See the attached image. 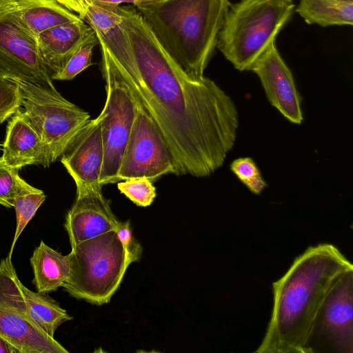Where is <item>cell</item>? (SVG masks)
Instances as JSON below:
<instances>
[{
	"mask_svg": "<svg viewBox=\"0 0 353 353\" xmlns=\"http://www.w3.org/2000/svg\"><path fill=\"white\" fill-rule=\"evenodd\" d=\"M122 11L135 65L118 72L110 63L113 70L161 131L172 156L174 174H212L236 140L239 119L234 102L211 79L186 74L137 8L122 7Z\"/></svg>",
	"mask_w": 353,
	"mask_h": 353,
	"instance_id": "1",
	"label": "cell"
},
{
	"mask_svg": "<svg viewBox=\"0 0 353 353\" xmlns=\"http://www.w3.org/2000/svg\"><path fill=\"white\" fill-rule=\"evenodd\" d=\"M352 264L334 245L308 247L272 283L273 307L255 352L303 353L318 312L331 287Z\"/></svg>",
	"mask_w": 353,
	"mask_h": 353,
	"instance_id": "2",
	"label": "cell"
},
{
	"mask_svg": "<svg viewBox=\"0 0 353 353\" xmlns=\"http://www.w3.org/2000/svg\"><path fill=\"white\" fill-rule=\"evenodd\" d=\"M230 4L229 0H164L135 8L179 68L201 79Z\"/></svg>",
	"mask_w": 353,
	"mask_h": 353,
	"instance_id": "3",
	"label": "cell"
},
{
	"mask_svg": "<svg viewBox=\"0 0 353 353\" xmlns=\"http://www.w3.org/2000/svg\"><path fill=\"white\" fill-rule=\"evenodd\" d=\"M295 10L294 0H239L231 3L216 48L239 71L250 70Z\"/></svg>",
	"mask_w": 353,
	"mask_h": 353,
	"instance_id": "4",
	"label": "cell"
},
{
	"mask_svg": "<svg viewBox=\"0 0 353 353\" xmlns=\"http://www.w3.org/2000/svg\"><path fill=\"white\" fill-rule=\"evenodd\" d=\"M67 256L70 274L62 287L97 305L110 302L130 265L114 230L79 243Z\"/></svg>",
	"mask_w": 353,
	"mask_h": 353,
	"instance_id": "5",
	"label": "cell"
},
{
	"mask_svg": "<svg viewBox=\"0 0 353 353\" xmlns=\"http://www.w3.org/2000/svg\"><path fill=\"white\" fill-rule=\"evenodd\" d=\"M20 86L22 107L46 147L48 166L58 160L90 114L65 99L58 91L16 81Z\"/></svg>",
	"mask_w": 353,
	"mask_h": 353,
	"instance_id": "6",
	"label": "cell"
},
{
	"mask_svg": "<svg viewBox=\"0 0 353 353\" xmlns=\"http://www.w3.org/2000/svg\"><path fill=\"white\" fill-rule=\"evenodd\" d=\"M0 77L57 92L14 0H0Z\"/></svg>",
	"mask_w": 353,
	"mask_h": 353,
	"instance_id": "7",
	"label": "cell"
},
{
	"mask_svg": "<svg viewBox=\"0 0 353 353\" xmlns=\"http://www.w3.org/2000/svg\"><path fill=\"white\" fill-rule=\"evenodd\" d=\"M106 98L100 114L103 160L99 183H115L137 110V100L101 56Z\"/></svg>",
	"mask_w": 353,
	"mask_h": 353,
	"instance_id": "8",
	"label": "cell"
},
{
	"mask_svg": "<svg viewBox=\"0 0 353 353\" xmlns=\"http://www.w3.org/2000/svg\"><path fill=\"white\" fill-rule=\"evenodd\" d=\"M353 270L331 287L314 320L303 353H353Z\"/></svg>",
	"mask_w": 353,
	"mask_h": 353,
	"instance_id": "9",
	"label": "cell"
},
{
	"mask_svg": "<svg viewBox=\"0 0 353 353\" xmlns=\"http://www.w3.org/2000/svg\"><path fill=\"white\" fill-rule=\"evenodd\" d=\"M137 103L116 183L139 177L153 182L163 175L175 173L172 156L164 137L138 101Z\"/></svg>",
	"mask_w": 353,
	"mask_h": 353,
	"instance_id": "10",
	"label": "cell"
},
{
	"mask_svg": "<svg viewBox=\"0 0 353 353\" xmlns=\"http://www.w3.org/2000/svg\"><path fill=\"white\" fill-rule=\"evenodd\" d=\"M0 304L27 316L52 337L61 324L72 319L51 297L27 288L8 256L0 263Z\"/></svg>",
	"mask_w": 353,
	"mask_h": 353,
	"instance_id": "11",
	"label": "cell"
},
{
	"mask_svg": "<svg viewBox=\"0 0 353 353\" xmlns=\"http://www.w3.org/2000/svg\"><path fill=\"white\" fill-rule=\"evenodd\" d=\"M259 78L270 103L290 122L303 121L301 97L292 74L272 42L251 65Z\"/></svg>",
	"mask_w": 353,
	"mask_h": 353,
	"instance_id": "12",
	"label": "cell"
},
{
	"mask_svg": "<svg viewBox=\"0 0 353 353\" xmlns=\"http://www.w3.org/2000/svg\"><path fill=\"white\" fill-rule=\"evenodd\" d=\"M103 185L77 190L76 199L65 216L71 248L105 232L116 231L119 221L102 192Z\"/></svg>",
	"mask_w": 353,
	"mask_h": 353,
	"instance_id": "13",
	"label": "cell"
},
{
	"mask_svg": "<svg viewBox=\"0 0 353 353\" xmlns=\"http://www.w3.org/2000/svg\"><path fill=\"white\" fill-rule=\"evenodd\" d=\"M101 116L90 119L72 139L60 157L77 190L99 185L103 160Z\"/></svg>",
	"mask_w": 353,
	"mask_h": 353,
	"instance_id": "14",
	"label": "cell"
},
{
	"mask_svg": "<svg viewBox=\"0 0 353 353\" xmlns=\"http://www.w3.org/2000/svg\"><path fill=\"white\" fill-rule=\"evenodd\" d=\"M9 120L3 144V162L19 170L29 165L48 168L46 147L26 113L19 109Z\"/></svg>",
	"mask_w": 353,
	"mask_h": 353,
	"instance_id": "15",
	"label": "cell"
},
{
	"mask_svg": "<svg viewBox=\"0 0 353 353\" xmlns=\"http://www.w3.org/2000/svg\"><path fill=\"white\" fill-rule=\"evenodd\" d=\"M94 34L92 28L81 19L63 23L38 34L39 51L51 77L59 72L74 53Z\"/></svg>",
	"mask_w": 353,
	"mask_h": 353,
	"instance_id": "16",
	"label": "cell"
},
{
	"mask_svg": "<svg viewBox=\"0 0 353 353\" xmlns=\"http://www.w3.org/2000/svg\"><path fill=\"white\" fill-rule=\"evenodd\" d=\"M0 337L19 353H68L23 314L0 304Z\"/></svg>",
	"mask_w": 353,
	"mask_h": 353,
	"instance_id": "17",
	"label": "cell"
},
{
	"mask_svg": "<svg viewBox=\"0 0 353 353\" xmlns=\"http://www.w3.org/2000/svg\"><path fill=\"white\" fill-rule=\"evenodd\" d=\"M38 292L47 293L62 287L70 274L68 256L53 250L43 241L34 249L30 259Z\"/></svg>",
	"mask_w": 353,
	"mask_h": 353,
	"instance_id": "18",
	"label": "cell"
},
{
	"mask_svg": "<svg viewBox=\"0 0 353 353\" xmlns=\"http://www.w3.org/2000/svg\"><path fill=\"white\" fill-rule=\"evenodd\" d=\"M14 2L22 22L35 37L53 27L81 19L56 0H14Z\"/></svg>",
	"mask_w": 353,
	"mask_h": 353,
	"instance_id": "19",
	"label": "cell"
},
{
	"mask_svg": "<svg viewBox=\"0 0 353 353\" xmlns=\"http://www.w3.org/2000/svg\"><path fill=\"white\" fill-rule=\"evenodd\" d=\"M307 24L352 26L353 0H300L296 9Z\"/></svg>",
	"mask_w": 353,
	"mask_h": 353,
	"instance_id": "20",
	"label": "cell"
},
{
	"mask_svg": "<svg viewBox=\"0 0 353 353\" xmlns=\"http://www.w3.org/2000/svg\"><path fill=\"white\" fill-rule=\"evenodd\" d=\"M46 196L40 189L34 188L21 177L14 200L16 213V229L8 256L12 259L14 245L23 230L45 201Z\"/></svg>",
	"mask_w": 353,
	"mask_h": 353,
	"instance_id": "21",
	"label": "cell"
},
{
	"mask_svg": "<svg viewBox=\"0 0 353 353\" xmlns=\"http://www.w3.org/2000/svg\"><path fill=\"white\" fill-rule=\"evenodd\" d=\"M98 44V39L94 34L74 53L59 72L52 75V80H72L90 66L92 64L93 49Z\"/></svg>",
	"mask_w": 353,
	"mask_h": 353,
	"instance_id": "22",
	"label": "cell"
},
{
	"mask_svg": "<svg viewBox=\"0 0 353 353\" xmlns=\"http://www.w3.org/2000/svg\"><path fill=\"white\" fill-rule=\"evenodd\" d=\"M121 193L137 206L150 205L156 197V188L152 181L145 178H132L117 182Z\"/></svg>",
	"mask_w": 353,
	"mask_h": 353,
	"instance_id": "23",
	"label": "cell"
},
{
	"mask_svg": "<svg viewBox=\"0 0 353 353\" xmlns=\"http://www.w3.org/2000/svg\"><path fill=\"white\" fill-rule=\"evenodd\" d=\"M22 107L20 86L14 81L0 77V124Z\"/></svg>",
	"mask_w": 353,
	"mask_h": 353,
	"instance_id": "24",
	"label": "cell"
},
{
	"mask_svg": "<svg viewBox=\"0 0 353 353\" xmlns=\"http://www.w3.org/2000/svg\"><path fill=\"white\" fill-rule=\"evenodd\" d=\"M18 171L5 164L0 157V205L6 208L14 206L20 178Z\"/></svg>",
	"mask_w": 353,
	"mask_h": 353,
	"instance_id": "25",
	"label": "cell"
},
{
	"mask_svg": "<svg viewBox=\"0 0 353 353\" xmlns=\"http://www.w3.org/2000/svg\"><path fill=\"white\" fill-rule=\"evenodd\" d=\"M116 233L126 253L130 263L139 261L141 257L142 248L132 235L130 221H119Z\"/></svg>",
	"mask_w": 353,
	"mask_h": 353,
	"instance_id": "26",
	"label": "cell"
},
{
	"mask_svg": "<svg viewBox=\"0 0 353 353\" xmlns=\"http://www.w3.org/2000/svg\"><path fill=\"white\" fill-rule=\"evenodd\" d=\"M230 170L243 183L260 173L254 161L249 157L235 159L230 165Z\"/></svg>",
	"mask_w": 353,
	"mask_h": 353,
	"instance_id": "27",
	"label": "cell"
},
{
	"mask_svg": "<svg viewBox=\"0 0 353 353\" xmlns=\"http://www.w3.org/2000/svg\"><path fill=\"white\" fill-rule=\"evenodd\" d=\"M70 11L77 14L83 20L89 0H56Z\"/></svg>",
	"mask_w": 353,
	"mask_h": 353,
	"instance_id": "28",
	"label": "cell"
},
{
	"mask_svg": "<svg viewBox=\"0 0 353 353\" xmlns=\"http://www.w3.org/2000/svg\"><path fill=\"white\" fill-rule=\"evenodd\" d=\"M243 184L255 194H261L267 185L261 173H259Z\"/></svg>",
	"mask_w": 353,
	"mask_h": 353,
	"instance_id": "29",
	"label": "cell"
},
{
	"mask_svg": "<svg viewBox=\"0 0 353 353\" xmlns=\"http://www.w3.org/2000/svg\"><path fill=\"white\" fill-rule=\"evenodd\" d=\"M95 3L106 5V6H117L121 3H132L133 6L136 4V0H91Z\"/></svg>",
	"mask_w": 353,
	"mask_h": 353,
	"instance_id": "30",
	"label": "cell"
},
{
	"mask_svg": "<svg viewBox=\"0 0 353 353\" xmlns=\"http://www.w3.org/2000/svg\"><path fill=\"white\" fill-rule=\"evenodd\" d=\"M0 353H19V352L0 337Z\"/></svg>",
	"mask_w": 353,
	"mask_h": 353,
	"instance_id": "31",
	"label": "cell"
},
{
	"mask_svg": "<svg viewBox=\"0 0 353 353\" xmlns=\"http://www.w3.org/2000/svg\"><path fill=\"white\" fill-rule=\"evenodd\" d=\"M161 1H164V0H136V4L134 6L141 5V4H146V3Z\"/></svg>",
	"mask_w": 353,
	"mask_h": 353,
	"instance_id": "32",
	"label": "cell"
}]
</instances>
